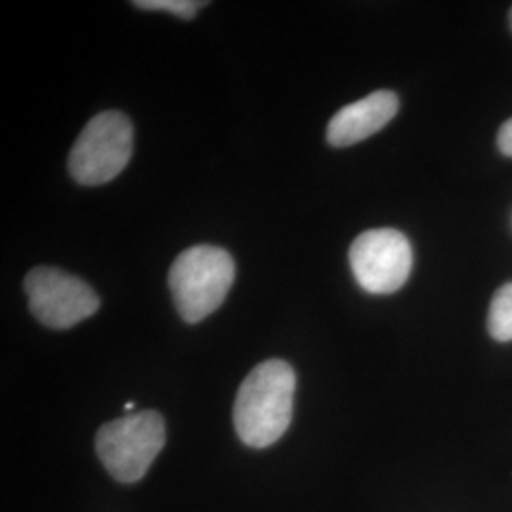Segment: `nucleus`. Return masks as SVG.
Segmentation results:
<instances>
[{
	"label": "nucleus",
	"mask_w": 512,
	"mask_h": 512,
	"mask_svg": "<svg viewBox=\"0 0 512 512\" xmlns=\"http://www.w3.org/2000/svg\"><path fill=\"white\" fill-rule=\"evenodd\" d=\"M126 410H128V412H131V410H133V403L126 404Z\"/></svg>",
	"instance_id": "11"
},
{
	"label": "nucleus",
	"mask_w": 512,
	"mask_h": 512,
	"mask_svg": "<svg viewBox=\"0 0 512 512\" xmlns=\"http://www.w3.org/2000/svg\"><path fill=\"white\" fill-rule=\"evenodd\" d=\"M399 97L389 90H378L338 110L327 128V141L336 148L351 147L380 129H384L399 112Z\"/></svg>",
	"instance_id": "7"
},
{
	"label": "nucleus",
	"mask_w": 512,
	"mask_h": 512,
	"mask_svg": "<svg viewBox=\"0 0 512 512\" xmlns=\"http://www.w3.org/2000/svg\"><path fill=\"white\" fill-rule=\"evenodd\" d=\"M164 444V418L154 410L109 421L97 431L95 439L97 456L105 469L124 484L137 482L147 475Z\"/></svg>",
	"instance_id": "3"
},
{
	"label": "nucleus",
	"mask_w": 512,
	"mask_h": 512,
	"mask_svg": "<svg viewBox=\"0 0 512 512\" xmlns=\"http://www.w3.org/2000/svg\"><path fill=\"white\" fill-rule=\"evenodd\" d=\"M236 279L232 255L213 245H196L175 258L169 270L173 304L183 321L196 325L219 310Z\"/></svg>",
	"instance_id": "2"
},
{
	"label": "nucleus",
	"mask_w": 512,
	"mask_h": 512,
	"mask_svg": "<svg viewBox=\"0 0 512 512\" xmlns=\"http://www.w3.org/2000/svg\"><path fill=\"white\" fill-rule=\"evenodd\" d=\"M207 2L198 0H135L133 6L141 10H154V12H169L173 16L183 19H192L198 10L203 8Z\"/></svg>",
	"instance_id": "9"
},
{
	"label": "nucleus",
	"mask_w": 512,
	"mask_h": 512,
	"mask_svg": "<svg viewBox=\"0 0 512 512\" xmlns=\"http://www.w3.org/2000/svg\"><path fill=\"white\" fill-rule=\"evenodd\" d=\"M497 147H499L503 156L512 158V118L507 120L499 129V133H497Z\"/></svg>",
	"instance_id": "10"
},
{
	"label": "nucleus",
	"mask_w": 512,
	"mask_h": 512,
	"mask_svg": "<svg viewBox=\"0 0 512 512\" xmlns=\"http://www.w3.org/2000/svg\"><path fill=\"white\" fill-rule=\"evenodd\" d=\"M23 289L29 296V310L48 329H73L101 306L99 296L84 279L52 266L31 270Z\"/></svg>",
	"instance_id": "5"
},
{
	"label": "nucleus",
	"mask_w": 512,
	"mask_h": 512,
	"mask_svg": "<svg viewBox=\"0 0 512 512\" xmlns=\"http://www.w3.org/2000/svg\"><path fill=\"white\" fill-rule=\"evenodd\" d=\"M412 245L399 230L380 228L357 236L349 264L357 283L370 294L397 293L412 272Z\"/></svg>",
	"instance_id": "6"
},
{
	"label": "nucleus",
	"mask_w": 512,
	"mask_h": 512,
	"mask_svg": "<svg viewBox=\"0 0 512 512\" xmlns=\"http://www.w3.org/2000/svg\"><path fill=\"white\" fill-rule=\"evenodd\" d=\"M509 19H511V29H512V10H511V16H509Z\"/></svg>",
	"instance_id": "12"
},
{
	"label": "nucleus",
	"mask_w": 512,
	"mask_h": 512,
	"mask_svg": "<svg viewBox=\"0 0 512 512\" xmlns=\"http://www.w3.org/2000/svg\"><path fill=\"white\" fill-rule=\"evenodd\" d=\"M488 332L495 342H512V281L492 298L488 311Z\"/></svg>",
	"instance_id": "8"
},
{
	"label": "nucleus",
	"mask_w": 512,
	"mask_h": 512,
	"mask_svg": "<svg viewBox=\"0 0 512 512\" xmlns=\"http://www.w3.org/2000/svg\"><path fill=\"white\" fill-rule=\"evenodd\" d=\"M296 374L281 359L255 366L239 387L234 427L243 444L268 448L281 439L293 421Z\"/></svg>",
	"instance_id": "1"
},
{
	"label": "nucleus",
	"mask_w": 512,
	"mask_h": 512,
	"mask_svg": "<svg viewBox=\"0 0 512 512\" xmlns=\"http://www.w3.org/2000/svg\"><path fill=\"white\" fill-rule=\"evenodd\" d=\"M133 152V126L118 110H105L86 124L69 154V173L84 186L116 179Z\"/></svg>",
	"instance_id": "4"
}]
</instances>
